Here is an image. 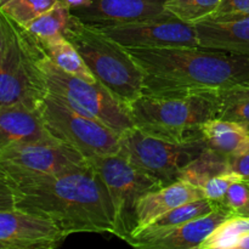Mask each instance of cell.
I'll return each instance as SVG.
<instances>
[{
  "instance_id": "obj_30",
  "label": "cell",
  "mask_w": 249,
  "mask_h": 249,
  "mask_svg": "<svg viewBox=\"0 0 249 249\" xmlns=\"http://www.w3.org/2000/svg\"><path fill=\"white\" fill-rule=\"evenodd\" d=\"M230 170L240 175L243 180L249 182V147L242 152L228 158Z\"/></svg>"
},
{
  "instance_id": "obj_28",
  "label": "cell",
  "mask_w": 249,
  "mask_h": 249,
  "mask_svg": "<svg viewBox=\"0 0 249 249\" xmlns=\"http://www.w3.org/2000/svg\"><path fill=\"white\" fill-rule=\"evenodd\" d=\"M249 203V182L241 179L231 185L229 191L221 199L220 204L232 214H240Z\"/></svg>"
},
{
  "instance_id": "obj_7",
  "label": "cell",
  "mask_w": 249,
  "mask_h": 249,
  "mask_svg": "<svg viewBox=\"0 0 249 249\" xmlns=\"http://www.w3.org/2000/svg\"><path fill=\"white\" fill-rule=\"evenodd\" d=\"M36 109L48 130L87 160L119 152V134L96 119L73 111L49 91L39 101Z\"/></svg>"
},
{
  "instance_id": "obj_13",
  "label": "cell",
  "mask_w": 249,
  "mask_h": 249,
  "mask_svg": "<svg viewBox=\"0 0 249 249\" xmlns=\"http://www.w3.org/2000/svg\"><path fill=\"white\" fill-rule=\"evenodd\" d=\"M66 238L48 219L16 208L0 211V249H53Z\"/></svg>"
},
{
  "instance_id": "obj_15",
  "label": "cell",
  "mask_w": 249,
  "mask_h": 249,
  "mask_svg": "<svg viewBox=\"0 0 249 249\" xmlns=\"http://www.w3.org/2000/svg\"><path fill=\"white\" fill-rule=\"evenodd\" d=\"M38 109L24 104L0 107V151L21 143L53 141Z\"/></svg>"
},
{
  "instance_id": "obj_24",
  "label": "cell",
  "mask_w": 249,
  "mask_h": 249,
  "mask_svg": "<svg viewBox=\"0 0 249 249\" xmlns=\"http://www.w3.org/2000/svg\"><path fill=\"white\" fill-rule=\"evenodd\" d=\"M219 204L220 203H215V202L209 201L207 198L187 202V203L181 204V206L164 213L160 218L156 219L152 224L146 226V228L160 229L168 228V226L179 225V224L186 223V221L194 220V219L201 218V216L212 213L213 211H215Z\"/></svg>"
},
{
  "instance_id": "obj_12",
  "label": "cell",
  "mask_w": 249,
  "mask_h": 249,
  "mask_svg": "<svg viewBox=\"0 0 249 249\" xmlns=\"http://www.w3.org/2000/svg\"><path fill=\"white\" fill-rule=\"evenodd\" d=\"M232 215L223 204L201 218L160 229H142L131 235L128 245L140 249H198L199 245L223 223Z\"/></svg>"
},
{
  "instance_id": "obj_32",
  "label": "cell",
  "mask_w": 249,
  "mask_h": 249,
  "mask_svg": "<svg viewBox=\"0 0 249 249\" xmlns=\"http://www.w3.org/2000/svg\"><path fill=\"white\" fill-rule=\"evenodd\" d=\"M11 208H15L12 192L6 185V182L0 178V211Z\"/></svg>"
},
{
  "instance_id": "obj_1",
  "label": "cell",
  "mask_w": 249,
  "mask_h": 249,
  "mask_svg": "<svg viewBox=\"0 0 249 249\" xmlns=\"http://www.w3.org/2000/svg\"><path fill=\"white\" fill-rule=\"evenodd\" d=\"M14 207L55 224L66 236L112 233L113 208L107 190L89 162L57 175L5 178Z\"/></svg>"
},
{
  "instance_id": "obj_25",
  "label": "cell",
  "mask_w": 249,
  "mask_h": 249,
  "mask_svg": "<svg viewBox=\"0 0 249 249\" xmlns=\"http://www.w3.org/2000/svg\"><path fill=\"white\" fill-rule=\"evenodd\" d=\"M219 2L220 0H168L165 11L194 26L213 16Z\"/></svg>"
},
{
  "instance_id": "obj_16",
  "label": "cell",
  "mask_w": 249,
  "mask_h": 249,
  "mask_svg": "<svg viewBox=\"0 0 249 249\" xmlns=\"http://www.w3.org/2000/svg\"><path fill=\"white\" fill-rule=\"evenodd\" d=\"M201 198H206L203 190L184 180H178L172 184L150 191L141 197L136 204L138 225L133 235L152 224L156 219L167 212L187 202L197 201Z\"/></svg>"
},
{
  "instance_id": "obj_10",
  "label": "cell",
  "mask_w": 249,
  "mask_h": 249,
  "mask_svg": "<svg viewBox=\"0 0 249 249\" xmlns=\"http://www.w3.org/2000/svg\"><path fill=\"white\" fill-rule=\"evenodd\" d=\"M87 162L82 153L60 140L21 143L0 151V177L57 175Z\"/></svg>"
},
{
  "instance_id": "obj_14",
  "label": "cell",
  "mask_w": 249,
  "mask_h": 249,
  "mask_svg": "<svg viewBox=\"0 0 249 249\" xmlns=\"http://www.w3.org/2000/svg\"><path fill=\"white\" fill-rule=\"evenodd\" d=\"M168 0H91L72 15L97 28L143 21L165 11Z\"/></svg>"
},
{
  "instance_id": "obj_35",
  "label": "cell",
  "mask_w": 249,
  "mask_h": 249,
  "mask_svg": "<svg viewBox=\"0 0 249 249\" xmlns=\"http://www.w3.org/2000/svg\"><path fill=\"white\" fill-rule=\"evenodd\" d=\"M240 214H242V215H248L249 216V203L247 204V207H246V208L243 209L242 212H241Z\"/></svg>"
},
{
  "instance_id": "obj_34",
  "label": "cell",
  "mask_w": 249,
  "mask_h": 249,
  "mask_svg": "<svg viewBox=\"0 0 249 249\" xmlns=\"http://www.w3.org/2000/svg\"><path fill=\"white\" fill-rule=\"evenodd\" d=\"M235 249H249V232L243 235L242 237L238 240Z\"/></svg>"
},
{
  "instance_id": "obj_36",
  "label": "cell",
  "mask_w": 249,
  "mask_h": 249,
  "mask_svg": "<svg viewBox=\"0 0 249 249\" xmlns=\"http://www.w3.org/2000/svg\"><path fill=\"white\" fill-rule=\"evenodd\" d=\"M9 1H11V0H0V9H1L2 6H5Z\"/></svg>"
},
{
  "instance_id": "obj_11",
  "label": "cell",
  "mask_w": 249,
  "mask_h": 249,
  "mask_svg": "<svg viewBox=\"0 0 249 249\" xmlns=\"http://www.w3.org/2000/svg\"><path fill=\"white\" fill-rule=\"evenodd\" d=\"M125 48L197 46L195 26L164 11L151 18L100 28Z\"/></svg>"
},
{
  "instance_id": "obj_9",
  "label": "cell",
  "mask_w": 249,
  "mask_h": 249,
  "mask_svg": "<svg viewBox=\"0 0 249 249\" xmlns=\"http://www.w3.org/2000/svg\"><path fill=\"white\" fill-rule=\"evenodd\" d=\"M46 92L23 29L10 19L9 40L0 57V107L24 104L36 108Z\"/></svg>"
},
{
  "instance_id": "obj_31",
  "label": "cell",
  "mask_w": 249,
  "mask_h": 249,
  "mask_svg": "<svg viewBox=\"0 0 249 249\" xmlns=\"http://www.w3.org/2000/svg\"><path fill=\"white\" fill-rule=\"evenodd\" d=\"M10 36V18L0 9V57L4 53Z\"/></svg>"
},
{
  "instance_id": "obj_19",
  "label": "cell",
  "mask_w": 249,
  "mask_h": 249,
  "mask_svg": "<svg viewBox=\"0 0 249 249\" xmlns=\"http://www.w3.org/2000/svg\"><path fill=\"white\" fill-rule=\"evenodd\" d=\"M36 43L40 45L48 57L61 70L75 75V77L82 78L91 84L97 83L96 78L92 75L88 66L85 65L80 53L65 36H56V38L43 41V43H39V41Z\"/></svg>"
},
{
  "instance_id": "obj_17",
  "label": "cell",
  "mask_w": 249,
  "mask_h": 249,
  "mask_svg": "<svg viewBox=\"0 0 249 249\" xmlns=\"http://www.w3.org/2000/svg\"><path fill=\"white\" fill-rule=\"evenodd\" d=\"M194 26L199 46L249 57V16L223 19L207 18Z\"/></svg>"
},
{
  "instance_id": "obj_4",
  "label": "cell",
  "mask_w": 249,
  "mask_h": 249,
  "mask_svg": "<svg viewBox=\"0 0 249 249\" xmlns=\"http://www.w3.org/2000/svg\"><path fill=\"white\" fill-rule=\"evenodd\" d=\"M63 36L74 45L97 83L123 104L143 94L145 75L128 49L72 15Z\"/></svg>"
},
{
  "instance_id": "obj_8",
  "label": "cell",
  "mask_w": 249,
  "mask_h": 249,
  "mask_svg": "<svg viewBox=\"0 0 249 249\" xmlns=\"http://www.w3.org/2000/svg\"><path fill=\"white\" fill-rule=\"evenodd\" d=\"M207 147L204 140L178 143L155 138L133 126L121 135L119 155L162 186L179 180L182 170Z\"/></svg>"
},
{
  "instance_id": "obj_22",
  "label": "cell",
  "mask_w": 249,
  "mask_h": 249,
  "mask_svg": "<svg viewBox=\"0 0 249 249\" xmlns=\"http://www.w3.org/2000/svg\"><path fill=\"white\" fill-rule=\"evenodd\" d=\"M218 118L236 122L249 131V85H238L218 92Z\"/></svg>"
},
{
  "instance_id": "obj_27",
  "label": "cell",
  "mask_w": 249,
  "mask_h": 249,
  "mask_svg": "<svg viewBox=\"0 0 249 249\" xmlns=\"http://www.w3.org/2000/svg\"><path fill=\"white\" fill-rule=\"evenodd\" d=\"M241 179L242 178L238 174H236L235 172H232V170H228V172L215 175L212 179H209L202 187L204 197L209 199V201L220 203L221 199L224 198L226 192L231 187V185L235 184L236 181Z\"/></svg>"
},
{
  "instance_id": "obj_26",
  "label": "cell",
  "mask_w": 249,
  "mask_h": 249,
  "mask_svg": "<svg viewBox=\"0 0 249 249\" xmlns=\"http://www.w3.org/2000/svg\"><path fill=\"white\" fill-rule=\"evenodd\" d=\"M60 0H11L1 7L2 12L18 26H26L44 12L53 9Z\"/></svg>"
},
{
  "instance_id": "obj_29",
  "label": "cell",
  "mask_w": 249,
  "mask_h": 249,
  "mask_svg": "<svg viewBox=\"0 0 249 249\" xmlns=\"http://www.w3.org/2000/svg\"><path fill=\"white\" fill-rule=\"evenodd\" d=\"M249 16V0H220L218 9L209 18L223 19Z\"/></svg>"
},
{
  "instance_id": "obj_5",
  "label": "cell",
  "mask_w": 249,
  "mask_h": 249,
  "mask_svg": "<svg viewBox=\"0 0 249 249\" xmlns=\"http://www.w3.org/2000/svg\"><path fill=\"white\" fill-rule=\"evenodd\" d=\"M23 32L36 71L50 94L73 111L101 122L119 135L133 128L125 104L112 96L99 83L91 84L61 70L24 29Z\"/></svg>"
},
{
  "instance_id": "obj_6",
  "label": "cell",
  "mask_w": 249,
  "mask_h": 249,
  "mask_svg": "<svg viewBox=\"0 0 249 249\" xmlns=\"http://www.w3.org/2000/svg\"><path fill=\"white\" fill-rule=\"evenodd\" d=\"M105 185L113 208V235L128 241L135 231L136 204L150 191L162 187L119 153L96 156L88 160Z\"/></svg>"
},
{
  "instance_id": "obj_2",
  "label": "cell",
  "mask_w": 249,
  "mask_h": 249,
  "mask_svg": "<svg viewBox=\"0 0 249 249\" xmlns=\"http://www.w3.org/2000/svg\"><path fill=\"white\" fill-rule=\"evenodd\" d=\"M145 75L143 94L221 91L249 85V57L204 46L126 48Z\"/></svg>"
},
{
  "instance_id": "obj_23",
  "label": "cell",
  "mask_w": 249,
  "mask_h": 249,
  "mask_svg": "<svg viewBox=\"0 0 249 249\" xmlns=\"http://www.w3.org/2000/svg\"><path fill=\"white\" fill-rule=\"evenodd\" d=\"M249 232V216L232 214L224 220L198 249H235L238 240Z\"/></svg>"
},
{
  "instance_id": "obj_18",
  "label": "cell",
  "mask_w": 249,
  "mask_h": 249,
  "mask_svg": "<svg viewBox=\"0 0 249 249\" xmlns=\"http://www.w3.org/2000/svg\"><path fill=\"white\" fill-rule=\"evenodd\" d=\"M202 135L207 146L230 158L249 147V131L236 122L212 118L202 125Z\"/></svg>"
},
{
  "instance_id": "obj_33",
  "label": "cell",
  "mask_w": 249,
  "mask_h": 249,
  "mask_svg": "<svg viewBox=\"0 0 249 249\" xmlns=\"http://www.w3.org/2000/svg\"><path fill=\"white\" fill-rule=\"evenodd\" d=\"M60 1L63 2V4L71 10V12H72V11H75V10H79V9H83V7L88 6L91 0H60Z\"/></svg>"
},
{
  "instance_id": "obj_21",
  "label": "cell",
  "mask_w": 249,
  "mask_h": 249,
  "mask_svg": "<svg viewBox=\"0 0 249 249\" xmlns=\"http://www.w3.org/2000/svg\"><path fill=\"white\" fill-rule=\"evenodd\" d=\"M228 170H230L228 158L207 146L203 152L182 170L179 180H184L202 189L209 179Z\"/></svg>"
},
{
  "instance_id": "obj_3",
  "label": "cell",
  "mask_w": 249,
  "mask_h": 249,
  "mask_svg": "<svg viewBox=\"0 0 249 249\" xmlns=\"http://www.w3.org/2000/svg\"><path fill=\"white\" fill-rule=\"evenodd\" d=\"M218 92L142 94L126 107L134 126L142 133L172 142H194L204 140L202 125L218 116Z\"/></svg>"
},
{
  "instance_id": "obj_20",
  "label": "cell",
  "mask_w": 249,
  "mask_h": 249,
  "mask_svg": "<svg viewBox=\"0 0 249 249\" xmlns=\"http://www.w3.org/2000/svg\"><path fill=\"white\" fill-rule=\"evenodd\" d=\"M71 17H72L71 10L63 2L58 1L53 9L44 12L26 26L21 27L34 40L43 43L56 36H63L65 29L70 23Z\"/></svg>"
}]
</instances>
